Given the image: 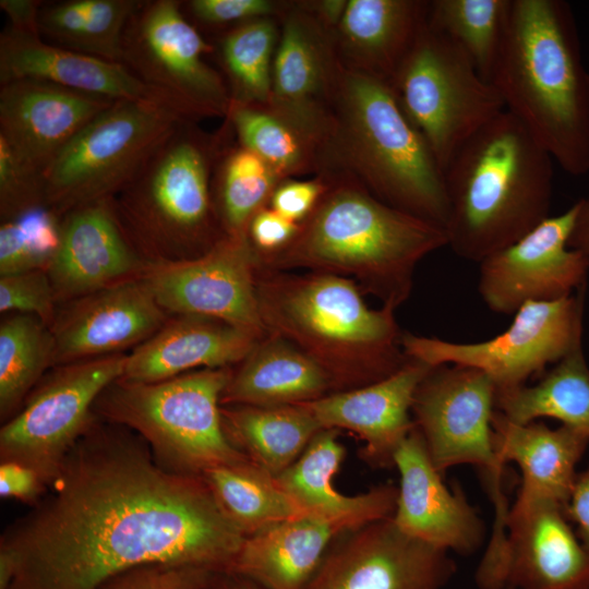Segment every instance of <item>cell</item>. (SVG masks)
Masks as SVG:
<instances>
[{
    "label": "cell",
    "instance_id": "obj_34",
    "mask_svg": "<svg viewBox=\"0 0 589 589\" xmlns=\"http://www.w3.org/2000/svg\"><path fill=\"white\" fill-rule=\"evenodd\" d=\"M225 119L238 144L284 179L326 168L324 143L268 105L231 101Z\"/></svg>",
    "mask_w": 589,
    "mask_h": 589
},
{
    "label": "cell",
    "instance_id": "obj_44",
    "mask_svg": "<svg viewBox=\"0 0 589 589\" xmlns=\"http://www.w3.org/2000/svg\"><path fill=\"white\" fill-rule=\"evenodd\" d=\"M208 568L176 563H146L122 570L96 589H203Z\"/></svg>",
    "mask_w": 589,
    "mask_h": 589
},
{
    "label": "cell",
    "instance_id": "obj_48",
    "mask_svg": "<svg viewBox=\"0 0 589 589\" xmlns=\"http://www.w3.org/2000/svg\"><path fill=\"white\" fill-rule=\"evenodd\" d=\"M49 484L35 469L15 461H0V496L31 506L48 492Z\"/></svg>",
    "mask_w": 589,
    "mask_h": 589
},
{
    "label": "cell",
    "instance_id": "obj_4",
    "mask_svg": "<svg viewBox=\"0 0 589 589\" xmlns=\"http://www.w3.org/2000/svg\"><path fill=\"white\" fill-rule=\"evenodd\" d=\"M255 287L266 334L314 361L328 376L333 393L382 381L409 359L395 310L371 309L348 278L259 265Z\"/></svg>",
    "mask_w": 589,
    "mask_h": 589
},
{
    "label": "cell",
    "instance_id": "obj_24",
    "mask_svg": "<svg viewBox=\"0 0 589 589\" xmlns=\"http://www.w3.org/2000/svg\"><path fill=\"white\" fill-rule=\"evenodd\" d=\"M113 103L41 80L0 83V137L45 175L64 146Z\"/></svg>",
    "mask_w": 589,
    "mask_h": 589
},
{
    "label": "cell",
    "instance_id": "obj_29",
    "mask_svg": "<svg viewBox=\"0 0 589 589\" xmlns=\"http://www.w3.org/2000/svg\"><path fill=\"white\" fill-rule=\"evenodd\" d=\"M429 1L348 0L334 31L341 64L389 82L428 21Z\"/></svg>",
    "mask_w": 589,
    "mask_h": 589
},
{
    "label": "cell",
    "instance_id": "obj_1",
    "mask_svg": "<svg viewBox=\"0 0 589 589\" xmlns=\"http://www.w3.org/2000/svg\"><path fill=\"white\" fill-rule=\"evenodd\" d=\"M247 537L201 476L96 417L45 496L0 538V589H96L146 563L231 567Z\"/></svg>",
    "mask_w": 589,
    "mask_h": 589
},
{
    "label": "cell",
    "instance_id": "obj_10",
    "mask_svg": "<svg viewBox=\"0 0 589 589\" xmlns=\"http://www.w3.org/2000/svg\"><path fill=\"white\" fill-rule=\"evenodd\" d=\"M185 118L157 101H115L88 122L46 170V207L62 217L113 197Z\"/></svg>",
    "mask_w": 589,
    "mask_h": 589
},
{
    "label": "cell",
    "instance_id": "obj_18",
    "mask_svg": "<svg viewBox=\"0 0 589 589\" xmlns=\"http://www.w3.org/2000/svg\"><path fill=\"white\" fill-rule=\"evenodd\" d=\"M280 20L268 106L325 147L335 88L342 69L334 32L305 5H286Z\"/></svg>",
    "mask_w": 589,
    "mask_h": 589
},
{
    "label": "cell",
    "instance_id": "obj_20",
    "mask_svg": "<svg viewBox=\"0 0 589 589\" xmlns=\"http://www.w3.org/2000/svg\"><path fill=\"white\" fill-rule=\"evenodd\" d=\"M396 509L392 517L405 534L443 551L469 555L484 542L485 527L462 489L447 488L416 426L398 447Z\"/></svg>",
    "mask_w": 589,
    "mask_h": 589
},
{
    "label": "cell",
    "instance_id": "obj_27",
    "mask_svg": "<svg viewBox=\"0 0 589 589\" xmlns=\"http://www.w3.org/2000/svg\"><path fill=\"white\" fill-rule=\"evenodd\" d=\"M492 429L500 460L504 465L513 461L521 471V483L510 507L521 508L541 501L566 507L589 437L563 424L551 429L537 421L513 423L496 410Z\"/></svg>",
    "mask_w": 589,
    "mask_h": 589
},
{
    "label": "cell",
    "instance_id": "obj_25",
    "mask_svg": "<svg viewBox=\"0 0 589 589\" xmlns=\"http://www.w3.org/2000/svg\"><path fill=\"white\" fill-rule=\"evenodd\" d=\"M20 79L41 80L111 101L149 100L173 108L123 63L61 48L39 35L7 27L0 35V83Z\"/></svg>",
    "mask_w": 589,
    "mask_h": 589
},
{
    "label": "cell",
    "instance_id": "obj_19",
    "mask_svg": "<svg viewBox=\"0 0 589 589\" xmlns=\"http://www.w3.org/2000/svg\"><path fill=\"white\" fill-rule=\"evenodd\" d=\"M62 304L50 325L53 368L134 349L168 321L142 277Z\"/></svg>",
    "mask_w": 589,
    "mask_h": 589
},
{
    "label": "cell",
    "instance_id": "obj_15",
    "mask_svg": "<svg viewBox=\"0 0 589 589\" xmlns=\"http://www.w3.org/2000/svg\"><path fill=\"white\" fill-rule=\"evenodd\" d=\"M257 267L248 235H227L196 259L149 263L142 278L168 314L220 320L262 338L266 330L256 299Z\"/></svg>",
    "mask_w": 589,
    "mask_h": 589
},
{
    "label": "cell",
    "instance_id": "obj_26",
    "mask_svg": "<svg viewBox=\"0 0 589 589\" xmlns=\"http://www.w3.org/2000/svg\"><path fill=\"white\" fill-rule=\"evenodd\" d=\"M259 339L256 335L220 320L194 314L175 315L127 354L121 378L154 383L201 369L232 368L244 359Z\"/></svg>",
    "mask_w": 589,
    "mask_h": 589
},
{
    "label": "cell",
    "instance_id": "obj_14",
    "mask_svg": "<svg viewBox=\"0 0 589 589\" xmlns=\"http://www.w3.org/2000/svg\"><path fill=\"white\" fill-rule=\"evenodd\" d=\"M127 354L52 368L0 430V461L26 465L49 486L67 454L95 421L99 395L122 377Z\"/></svg>",
    "mask_w": 589,
    "mask_h": 589
},
{
    "label": "cell",
    "instance_id": "obj_46",
    "mask_svg": "<svg viewBox=\"0 0 589 589\" xmlns=\"http://www.w3.org/2000/svg\"><path fill=\"white\" fill-rule=\"evenodd\" d=\"M330 183L328 170L312 180H281L275 188L268 207L286 219L300 224L314 209Z\"/></svg>",
    "mask_w": 589,
    "mask_h": 589
},
{
    "label": "cell",
    "instance_id": "obj_6",
    "mask_svg": "<svg viewBox=\"0 0 589 589\" xmlns=\"http://www.w3.org/2000/svg\"><path fill=\"white\" fill-rule=\"evenodd\" d=\"M327 170L354 177L384 203L445 227V175L389 82L342 67L325 142Z\"/></svg>",
    "mask_w": 589,
    "mask_h": 589
},
{
    "label": "cell",
    "instance_id": "obj_45",
    "mask_svg": "<svg viewBox=\"0 0 589 589\" xmlns=\"http://www.w3.org/2000/svg\"><path fill=\"white\" fill-rule=\"evenodd\" d=\"M192 17L203 25L225 26L280 15L284 4L269 0H192L185 2Z\"/></svg>",
    "mask_w": 589,
    "mask_h": 589
},
{
    "label": "cell",
    "instance_id": "obj_21",
    "mask_svg": "<svg viewBox=\"0 0 589 589\" xmlns=\"http://www.w3.org/2000/svg\"><path fill=\"white\" fill-rule=\"evenodd\" d=\"M589 589V553L565 507L541 501L510 507L493 589Z\"/></svg>",
    "mask_w": 589,
    "mask_h": 589
},
{
    "label": "cell",
    "instance_id": "obj_17",
    "mask_svg": "<svg viewBox=\"0 0 589 589\" xmlns=\"http://www.w3.org/2000/svg\"><path fill=\"white\" fill-rule=\"evenodd\" d=\"M455 572L448 552L405 534L390 517L339 536L305 589H443Z\"/></svg>",
    "mask_w": 589,
    "mask_h": 589
},
{
    "label": "cell",
    "instance_id": "obj_8",
    "mask_svg": "<svg viewBox=\"0 0 589 589\" xmlns=\"http://www.w3.org/2000/svg\"><path fill=\"white\" fill-rule=\"evenodd\" d=\"M231 371L201 369L154 383L119 378L99 395L94 413L134 431L173 472L201 476L216 466L250 462L223 428L220 398Z\"/></svg>",
    "mask_w": 589,
    "mask_h": 589
},
{
    "label": "cell",
    "instance_id": "obj_23",
    "mask_svg": "<svg viewBox=\"0 0 589 589\" xmlns=\"http://www.w3.org/2000/svg\"><path fill=\"white\" fill-rule=\"evenodd\" d=\"M431 365L409 358L400 370L376 383L330 393L303 405L323 429L347 430L364 446L361 459L373 469L394 467L395 454L414 426V393Z\"/></svg>",
    "mask_w": 589,
    "mask_h": 589
},
{
    "label": "cell",
    "instance_id": "obj_50",
    "mask_svg": "<svg viewBox=\"0 0 589 589\" xmlns=\"http://www.w3.org/2000/svg\"><path fill=\"white\" fill-rule=\"evenodd\" d=\"M43 3L38 0H1L0 8L9 19L8 27L20 33L39 35L38 19Z\"/></svg>",
    "mask_w": 589,
    "mask_h": 589
},
{
    "label": "cell",
    "instance_id": "obj_54",
    "mask_svg": "<svg viewBox=\"0 0 589 589\" xmlns=\"http://www.w3.org/2000/svg\"><path fill=\"white\" fill-rule=\"evenodd\" d=\"M508 589H510V588H508Z\"/></svg>",
    "mask_w": 589,
    "mask_h": 589
},
{
    "label": "cell",
    "instance_id": "obj_41",
    "mask_svg": "<svg viewBox=\"0 0 589 589\" xmlns=\"http://www.w3.org/2000/svg\"><path fill=\"white\" fill-rule=\"evenodd\" d=\"M143 0H83L79 34L70 50L120 62L124 31Z\"/></svg>",
    "mask_w": 589,
    "mask_h": 589
},
{
    "label": "cell",
    "instance_id": "obj_42",
    "mask_svg": "<svg viewBox=\"0 0 589 589\" xmlns=\"http://www.w3.org/2000/svg\"><path fill=\"white\" fill-rule=\"evenodd\" d=\"M46 206L45 175L21 159L0 137L1 223Z\"/></svg>",
    "mask_w": 589,
    "mask_h": 589
},
{
    "label": "cell",
    "instance_id": "obj_38",
    "mask_svg": "<svg viewBox=\"0 0 589 589\" xmlns=\"http://www.w3.org/2000/svg\"><path fill=\"white\" fill-rule=\"evenodd\" d=\"M284 180L266 161L238 144L225 148L213 180L214 200L228 236L245 235L252 217L268 205Z\"/></svg>",
    "mask_w": 589,
    "mask_h": 589
},
{
    "label": "cell",
    "instance_id": "obj_37",
    "mask_svg": "<svg viewBox=\"0 0 589 589\" xmlns=\"http://www.w3.org/2000/svg\"><path fill=\"white\" fill-rule=\"evenodd\" d=\"M512 0L429 1L428 23L452 39L490 82L505 38Z\"/></svg>",
    "mask_w": 589,
    "mask_h": 589
},
{
    "label": "cell",
    "instance_id": "obj_40",
    "mask_svg": "<svg viewBox=\"0 0 589 589\" xmlns=\"http://www.w3.org/2000/svg\"><path fill=\"white\" fill-rule=\"evenodd\" d=\"M60 220L48 207L0 226V275L47 268L60 245Z\"/></svg>",
    "mask_w": 589,
    "mask_h": 589
},
{
    "label": "cell",
    "instance_id": "obj_39",
    "mask_svg": "<svg viewBox=\"0 0 589 589\" xmlns=\"http://www.w3.org/2000/svg\"><path fill=\"white\" fill-rule=\"evenodd\" d=\"M280 24L275 17L232 27L219 39L218 55L231 101L268 105Z\"/></svg>",
    "mask_w": 589,
    "mask_h": 589
},
{
    "label": "cell",
    "instance_id": "obj_7",
    "mask_svg": "<svg viewBox=\"0 0 589 589\" xmlns=\"http://www.w3.org/2000/svg\"><path fill=\"white\" fill-rule=\"evenodd\" d=\"M232 134L181 120L137 173L110 199L128 240L147 263L196 259L227 236L213 192L217 163Z\"/></svg>",
    "mask_w": 589,
    "mask_h": 589
},
{
    "label": "cell",
    "instance_id": "obj_5",
    "mask_svg": "<svg viewBox=\"0 0 589 589\" xmlns=\"http://www.w3.org/2000/svg\"><path fill=\"white\" fill-rule=\"evenodd\" d=\"M447 245L479 263L550 216L553 159L507 110L476 132L445 169Z\"/></svg>",
    "mask_w": 589,
    "mask_h": 589
},
{
    "label": "cell",
    "instance_id": "obj_3",
    "mask_svg": "<svg viewBox=\"0 0 589 589\" xmlns=\"http://www.w3.org/2000/svg\"><path fill=\"white\" fill-rule=\"evenodd\" d=\"M490 82L565 172H589V72L570 5L512 0Z\"/></svg>",
    "mask_w": 589,
    "mask_h": 589
},
{
    "label": "cell",
    "instance_id": "obj_52",
    "mask_svg": "<svg viewBox=\"0 0 589 589\" xmlns=\"http://www.w3.org/2000/svg\"><path fill=\"white\" fill-rule=\"evenodd\" d=\"M347 3L348 0H325L309 2L305 5L326 27L334 32L345 13Z\"/></svg>",
    "mask_w": 589,
    "mask_h": 589
},
{
    "label": "cell",
    "instance_id": "obj_51",
    "mask_svg": "<svg viewBox=\"0 0 589 589\" xmlns=\"http://www.w3.org/2000/svg\"><path fill=\"white\" fill-rule=\"evenodd\" d=\"M577 203L578 212L568 244L589 255V195Z\"/></svg>",
    "mask_w": 589,
    "mask_h": 589
},
{
    "label": "cell",
    "instance_id": "obj_47",
    "mask_svg": "<svg viewBox=\"0 0 589 589\" xmlns=\"http://www.w3.org/2000/svg\"><path fill=\"white\" fill-rule=\"evenodd\" d=\"M298 229L299 224L286 219L265 206L252 217L247 235L257 257H263L288 245Z\"/></svg>",
    "mask_w": 589,
    "mask_h": 589
},
{
    "label": "cell",
    "instance_id": "obj_43",
    "mask_svg": "<svg viewBox=\"0 0 589 589\" xmlns=\"http://www.w3.org/2000/svg\"><path fill=\"white\" fill-rule=\"evenodd\" d=\"M57 299L47 269L0 275V312L31 314L49 326L57 313Z\"/></svg>",
    "mask_w": 589,
    "mask_h": 589
},
{
    "label": "cell",
    "instance_id": "obj_22",
    "mask_svg": "<svg viewBox=\"0 0 589 589\" xmlns=\"http://www.w3.org/2000/svg\"><path fill=\"white\" fill-rule=\"evenodd\" d=\"M60 245L47 269L58 303L140 278L147 263L122 231L110 199L61 217Z\"/></svg>",
    "mask_w": 589,
    "mask_h": 589
},
{
    "label": "cell",
    "instance_id": "obj_12",
    "mask_svg": "<svg viewBox=\"0 0 589 589\" xmlns=\"http://www.w3.org/2000/svg\"><path fill=\"white\" fill-rule=\"evenodd\" d=\"M183 13L179 1H142L124 31L121 63L184 117L226 118L228 85L205 60L214 47Z\"/></svg>",
    "mask_w": 589,
    "mask_h": 589
},
{
    "label": "cell",
    "instance_id": "obj_11",
    "mask_svg": "<svg viewBox=\"0 0 589 589\" xmlns=\"http://www.w3.org/2000/svg\"><path fill=\"white\" fill-rule=\"evenodd\" d=\"M496 386L484 372L456 364L432 366L419 384L411 407L436 470L472 465L481 471L494 508V526L507 521L505 465L494 447L492 419Z\"/></svg>",
    "mask_w": 589,
    "mask_h": 589
},
{
    "label": "cell",
    "instance_id": "obj_36",
    "mask_svg": "<svg viewBox=\"0 0 589 589\" xmlns=\"http://www.w3.org/2000/svg\"><path fill=\"white\" fill-rule=\"evenodd\" d=\"M51 328L39 317L14 313L0 324V418L4 423L53 368Z\"/></svg>",
    "mask_w": 589,
    "mask_h": 589
},
{
    "label": "cell",
    "instance_id": "obj_30",
    "mask_svg": "<svg viewBox=\"0 0 589 589\" xmlns=\"http://www.w3.org/2000/svg\"><path fill=\"white\" fill-rule=\"evenodd\" d=\"M347 531L313 516L281 521L248 536L228 570L266 589H305L330 545Z\"/></svg>",
    "mask_w": 589,
    "mask_h": 589
},
{
    "label": "cell",
    "instance_id": "obj_33",
    "mask_svg": "<svg viewBox=\"0 0 589 589\" xmlns=\"http://www.w3.org/2000/svg\"><path fill=\"white\" fill-rule=\"evenodd\" d=\"M495 410L518 424L539 418L555 419L589 437V365L582 342L556 362L539 383L496 389Z\"/></svg>",
    "mask_w": 589,
    "mask_h": 589
},
{
    "label": "cell",
    "instance_id": "obj_53",
    "mask_svg": "<svg viewBox=\"0 0 589 589\" xmlns=\"http://www.w3.org/2000/svg\"><path fill=\"white\" fill-rule=\"evenodd\" d=\"M203 589H266L257 582L231 570H215Z\"/></svg>",
    "mask_w": 589,
    "mask_h": 589
},
{
    "label": "cell",
    "instance_id": "obj_35",
    "mask_svg": "<svg viewBox=\"0 0 589 589\" xmlns=\"http://www.w3.org/2000/svg\"><path fill=\"white\" fill-rule=\"evenodd\" d=\"M201 477L245 537L281 521L310 516L277 485L274 477L252 461L216 466Z\"/></svg>",
    "mask_w": 589,
    "mask_h": 589
},
{
    "label": "cell",
    "instance_id": "obj_16",
    "mask_svg": "<svg viewBox=\"0 0 589 589\" xmlns=\"http://www.w3.org/2000/svg\"><path fill=\"white\" fill-rule=\"evenodd\" d=\"M577 212L576 202L478 263V290L492 312L515 314L527 303L568 298L587 286L589 255L568 244Z\"/></svg>",
    "mask_w": 589,
    "mask_h": 589
},
{
    "label": "cell",
    "instance_id": "obj_2",
    "mask_svg": "<svg viewBox=\"0 0 589 589\" xmlns=\"http://www.w3.org/2000/svg\"><path fill=\"white\" fill-rule=\"evenodd\" d=\"M329 172L328 189L290 243L259 265L345 277L396 310L411 294L418 264L447 245L445 229L384 203L346 171Z\"/></svg>",
    "mask_w": 589,
    "mask_h": 589
},
{
    "label": "cell",
    "instance_id": "obj_31",
    "mask_svg": "<svg viewBox=\"0 0 589 589\" xmlns=\"http://www.w3.org/2000/svg\"><path fill=\"white\" fill-rule=\"evenodd\" d=\"M232 368L221 406H287L333 393L325 372L288 341L266 334Z\"/></svg>",
    "mask_w": 589,
    "mask_h": 589
},
{
    "label": "cell",
    "instance_id": "obj_13",
    "mask_svg": "<svg viewBox=\"0 0 589 589\" xmlns=\"http://www.w3.org/2000/svg\"><path fill=\"white\" fill-rule=\"evenodd\" d=\"M586 287L568 298L530 302L495 337L479 342H456L437 337L402 334L407 357L431 366L456 364L488 374L496 389L527 384L582 342Z\"/></svg>",
    "mask_w": 589,
    "mask_h": 589
},
{
    "label": "cell",
    "instance_id": "obj_49",
    "mask_svg": "<svg viewBox=\"0 0 589 589\" xmlns=\"http://www.w3.org/2000/svg\"><path fill=\"white\" fill-rule=\"evenodd\" d=\"M565 513L576 526V534L589 553V464L576 477Z\"/></svg>",
    "mask_w": 589,
    "mask_h": 589
},
{
    "label": "cell",
    "instance_id": "obj_28",
    "mask_svg": "<svg viewBox=\"0 0 589 589\" xmlns=\"http://www.w3.org/2000/svg\"><path fill=\"white\" fill-rule=\"evenodd\" d=\"M340 431L322 429L299 458L275 477L277 485L310 516L332 520L352 530L393 517L398 486L386 482L358 495H345L333 485L346 456Z\"/></svg>",
    "mask_w": 589,
    "mask_h": 589
},
{
    "label": "cell",
    "instance_id": "obj_32",
    "mask_svg": "<svg viewBox=\"0 0 589 589\" xmlns=\"http://www.w3.org/2000/svg\"><path fill=\"white\" fill-rule=\"evenodd\" d=\"M221 421L231 445L274 478L291 466L323 429L303 404L221 406Z\"/></svg>",
    "mask_w": 589,
    "mask_h": 589
},
{
    "label": "cell",
    "instance_id": "obj_9",
    "mask_svg": "<svg viewBox=\"0 0 589 589\" xmlns=\"http://www.w3.org/2000/svg\"><path fill=\"white\" fill-rule=\"evenodd\" d=\"M389 84L444 172L457 151L505 110L494 85L428 21Z\"/></svg>",
    "mask_w": 589,
    "mask_h": 589
}]
</instances>
